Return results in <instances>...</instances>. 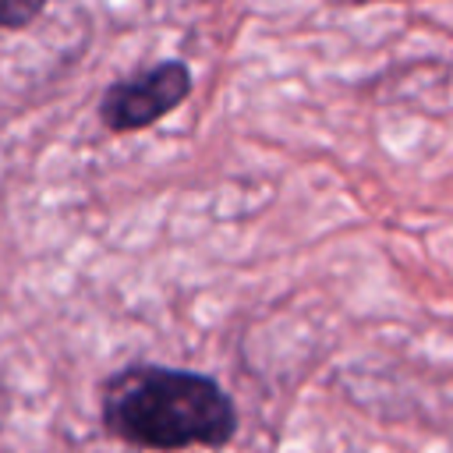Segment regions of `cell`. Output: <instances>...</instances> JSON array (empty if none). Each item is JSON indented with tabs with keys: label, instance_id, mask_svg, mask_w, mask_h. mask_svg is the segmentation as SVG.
Listing matches in <instances>:
<instances>
[{
	"label": "cell",
	"instance_id": "6da1fadb",
	"mask_svg": "<svg viewBox=\"0 0 453 453\" xmlns=\"http://www.w3.org/2000/svg\"><path fill=\"white\" fill-rule=\"evenodd\" d=\"M96 396L103 432L134 449H223L241 428L234 396L191 368L131 361L110 372Z\"/></svg>",
	"mask_w": 453,
	"mask_h": 453
},
{
	"label": "cell",
	"instance_id": "7a4b0ae2",
	"mask_svg": "<svg viewBox=\"0 0 453 453\" xmlns=\"http://www.w3.org/2000/svg\"><path fill=\"white\" fill-rule=\"evenodd\" d=\"M195 92V74L188 60H159L142 67L138 74L117 78L99 96V124L110 134H134L163 117H170Z\"/></svg>",
	"mask_w": 453,
	"mask_h": 453
},
{
	"label": "cell",
	"instance_id": "3957f363",
	"mask_svg": "<svg viewBox=\"0 0 453 453\" xmlns=\"http://www.w3.org/2000/svg\"><path fill=\"white\" fill-rule=\"evenodd\" d=\"M46 11V0H0V32L28 28Z\"/></svg>",
	"mask_w": 453,
	"mask_h": 453
},
{
	"label": "cell",
	"instance_id": "277c9868",
	"mask_svg": "<svg viewBox=\"0 0 453 453\" xmlns=\"http://www.w3.org/2000/svg\"><path fill=\"white\" fill-rule=\"evenodd\" d=\"M7 414H11V389L0 382V428L7 425Z\"/></svg>",
	"mask_w": 453,
	"mask_h": 453
},
{
	"label": "cell",
	"instance_id": "5b68a950",
	"mask_svg": "<svg viewBox=\"0 0 453 453\" xmlns=\"http://www.w3.org/2000/svg\"><path fill=\"white\" fill-rule=\"evenodd\" d=\"M350 4H396V0H350Z\"/></svg>",
	"mask_w": 453,
	"mask_h": 453
}]
</instances>
